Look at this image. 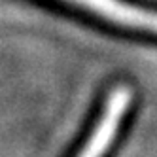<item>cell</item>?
Segmentation results:
<instances>
[{
	"instance_id": "2",
	"label": "cell",
	"mask_w": 157,
	"mask_h": 157,
	"mask_svg": "<svg viewBox=\"0 0 157 157\" xmlns=\"http://www.w3.org/2000/svg\"><path fill=\"white\" fill-rule=\"evenodd\" d=\"M63 2L110 25L157 36V10L132 4L129 0H63Z\"/></svg>"
},
{
	"instance_id": "1",
	"label": "cell",
	"mask_w": 157,
	"mask_h": 157,
	"mask_svg": "<svg viewBox=\"0 0 157 157\" xmlns=\"http://www.w3.org/2000/svg\"><path fill=\"white\" fill-rule=\"evenodd\" d=\"M131 100L132 91L127 85H117L112 89L91 134L87 136L76 157H106L131 108Z\"/></svg>"
}]
</instances>
